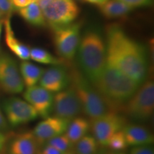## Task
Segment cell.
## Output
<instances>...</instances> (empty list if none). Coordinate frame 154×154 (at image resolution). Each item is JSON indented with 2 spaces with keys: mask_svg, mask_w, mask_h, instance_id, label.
I'll return each instance as SVG.
<instances>
[{
  "mask_svg": "<svg viewBox=\"0 0 154 154\" xmlns=\"http://www.w3.org/2000/svg\"><path fill=\"white\" fill-rule=\"evenodd\" d=\"M124 111L134 120L146 121L153 116L154 111V83L146 81L126 102Z\"/></svg>",
  "mask_w": 154,
  "mask_h": 154,
  "instance_id": "5b68a950",
  "label": "cell"
},
{
  "mask_svg": "<svg viewBox=\"0 0 154 154\" xmlns=\"http://www.w3.org/2000/svg\"><path fill=\"white\" fill-rule=\"evenodd\" d=\"M4 21L3 20H0V36H1V34H2V25H3Z\"/></svg>",
  "mask_w": 154,
  "mask_h": 154,
  "instance_id": "e575fe53",
  "label": "cell"
},
{
  "mask_svg": "<svg viewBox=\"0 0 154 154\" xmlns=\"http://www.w3.org/2000/svg\"><path fill=\"white\" fill-rule=\"evenodd\" d=\"M54 42L62 59L71 61L75 57L81 39V24L71 23L52 29Z\"/></svg>",
  "mask_w": 154,
  "mask_h": 154,
  "instance_id": "8992f818",
  "label": "cell"
},
{
  "mask_svg": "<svg viewBox=\"0 0 154 154\" xmlns=\"http://www.w3.org/2000/svg\"><path fill=\"white\" fill-rule=\"evenodd\" d=\"M71 121L59 117H47L34 128L33 134L39 145L57 136L65 134Z\"/></svg>",
  "mask_w": 154,
  "mask_h": 154,
  "instance_id": "4fadbf2b",
  "label": "cell"
},
{
  "mask_svg": "<svg viewBox=\"0 0 154 154\" xmlns=\"http://www.w3.org/2000/svg\"><path fill=\"white\" fill-rule=\"evenodd\" d=\"M107 146L112 151L116 152L124 151L126 149L128 144L126 143V138L122 131H119L112 135L110 139L109 140Z\"/></svg>",
  "mask_w": 154,
  "mask_h": 154,
  "instance_id": "cb8c5ba5",
  "label": "cell"
},
{
  "mask_svg": "<svg viewBox=\"0 0 154 154\" xmlns=\"http://www.w3.org/2000/svg\"><path fill=\"white\" fill-rule=\"evenodd\" d=\"M74 145V151L76 154H96L99 144L93 136H85Z\"/></svg>",
  "mask_w": 154,
  "mask_h": 154,
  "instance_id": "603a6c76",
  "label": "cell"
},
{
  "mask_svg": "<svg viewBox=\"0 0 154 154\" xmlns=\"http://www.w3.org/2000/svg\"><path fill=\"white\" fill-rule=\"evenodd\" d=\"M70 82L79 100L82 111L94 119L111 112L109 106L103 96L79 71L72 69L69 72Z\"/></svg>",
  "mask_w": 154,
  "mask_h": 154,
  "instance_id": "277c9868",
  "label": "cell"
},
{
  "mask_svg": "<svg viewBox=\"0 0 154 154\" xmlns=\"http://www.w3.org/2000/svg\"><path fill=\"white\" fill-rule=\"evenodd\" d=\"M42 12L46 22L54 29L73 23L80 9L74 0H53Z\"/></svg>",
  "mask_w": 154,
  "mask_h": 154,
  "instance_id": "52a82bcc",
  "label": "cell"
},
{
  "mask_svg": "<svg viewBox=\"0 0 154 154\" xmlns=\"http://www.w3.org/2000/svg\"><path fill=\"white\" fill-rule=\"evenodd\" d=\"M24 98L42 118H47L52 112L54 95L41 86L28 87L24 91Z\"/></svg>",
  "mask_w": 154,
  "mask_h": 154,
  "instance_id": "7c38bea8",
  "label": "cell"
},
{
  "mask_svg": "<svg viewBox=\"0 0 154 154\" xmlns=\"http://www.w3.org/2000/svg\"><path fill=\"white\" fill-rule=\"evenodd\" d=\"M3 16H4V15L2 14V13L1 11H0V20H3V19H2Z\"/></svg>",
  "mask_w": 154,
  "mask_h": 154,
  "instance_id": "8d00e7d4",
  "label": "cell"
},
{
  "mask_svg": "<svg viewBox=\"0 0 154 154\" xmlns=\"http://www.w3.org/2000/svg\"><path fill=\"white\" fill-rule=\"evenodd\" d=\"M47 144L53 146L55 149L61 151L63 153H66V152L74 146V144L71 143V141L68 139V138L66 137L65 134L60 135L57 137L48 140Z\"/></svg>",
  "mask_w": 154,
  "mask_h": 154,
  "instance_id": "d4e9b609",
  "label": "cell"
},
{
  "mask_svg": "<svg viewBox=\"0 0 154 154\" xmlns=\"http://www.w3.org/2000/svg\"><path fill=\"white\" fill-rule=\"evenodd\" d=\"M130 154H154V151L149 145L137 146L131 150Z\"/></svg>",
  "mask_w": 154,
  "mask_h": 154,
  "instance_id": "83f0119b",
  "label": "cell"
},
{
  "mask_svg": "<svg viewBox=\"0 0 154 154\" xmlns=\"http://www.w3.org/2000/svg\"><path fill=\"white\" fill-rule=\"evenodd\" d=\"M30 58L34 61L44 64L58 66V65H61L63 63V59H59L54 57L47 50L41 48H33L30 49Z\"/></svg>",
  "mask_w": 154,
  "mask_h": 154,
  "instance_id": "7402d4cb",
  "label": "cell"
},
{
  "mask_svg": "<svg viewBox=\"0 0 154 154\" xmlns=\"http://www.w3.org/2000/svg\"><path fill=\"white\" fill-rule=\"evenodd\" d=\"M77 52L81 68L94 86L106 64V47L99 31L86 30L81 37Z\"/></svg>",
  "mask_w": 154,
  "mask_h": 154,
  "instance_id": "7a4b0ae2",
  "label": "cell"
},
{
  "mask_svg": "<svg viewBox=\"0 0 154 154\" xmlns=\"http://www.w3.org/2000/svg\"><path fill=\"white\" fill-rule=\"evenodd\" d=\"M106 154H125L124 153H121V152H116V153H109Z\"/></svg>",
  "mask_w": 154,
  "mask_h": 154,
  "instance_id": "d590c367",
  "label": "cell"
},
{
  "mask_svg": "<svg viewBox=\"0 0 154 154\" xmlns=\"http://www.w3.org/2000/svg\"><path fill=\"white\" fill-rule=\"evenodd\" d=\"M52 1L53 0H37L36 2L38 4V5L39 6L40 8H41L42 9H43Z\"/></svg>",
  "mask_w": 154,
  "mask_h": 154,
  "instance_id": "1f68e13d",
  "label": "cell"
},
{
  "mask_svg": "<svg viewBox=\"0 0 154 154\" xmlns=\"http://www.w3.org/2000/svg\"><path fill=\"white\" fill-rule=\"evenodd\" d=\"M119 1L130 6L132 8L150 7L153 5V0H119Z\"/></svg>",
  "mask_w": 154,
  "mask_h": 154,
  "instance_id": "484cf974",
  "label": "cell"
},
{
  "mask_svg": "<svg viewBox=\"0 0 154 154\" xmlns=\"http://www.w3.org/2000/svg\"><path fill=\"white\" fill-rule=\"evenodd\" d=\"M0 86L9 94L21 93L24 88L16 61L8 55L0 57Z\"/></svg>",
  "mask_w": 154,
  "mask_h": 154,
  "instance_id": "8fae6325",
  "label": "cell"
},
{
  "mask_svg": "<svg viewBox=\"0 0 154 154\" xmlns=\"http://www.w3.org/2000/svg\"><path fill=\"white\" fill-rule=\"evenodd\" d=\"M19 68L23 83L26 88L35 86L44 72V69L26 61H23Z\"/></svg>",
  "mask_w": 154,
  "mask_h": 154,
  "instance_id": "d6986e66",
  "label": "cell"
},
{
  "mask_svg": "<svg viewBox=\"0 0 154 154\" xmlns=\"http://www.w3.org/2000/svg\"><path fill=\"white\" fill-rule=\"evenodd\" d=\"M37 154H65L62 152L55 149L53 146L47 144L41 151H38Z\"/></svg>",
  "mask_w": 154,
  "mask_h": 154,
  "instance_id": "f1b7e54d",
  "label": "cell"
},
{
  "mask_svg": "<svg viewBox=\"0 0 154 154\" xmlns=\"http://www.w3.org/2000/svg\"><path fill=\"white\" fill-rule=\"evenodd\" d=\"M32 1H33V2H36V1H37V0H32Z\"/></svg>",
  "mask_w": 154,
  "mask_h": 154,
  "instance_id": "74e56055",
  "label": "cell"
},
{
  "mask_svg": "<svg viewBox=\"0 0 154 154\" xmlns=\"http://www.w3.org/2000/svg\"><path fill=\"white\" fill-rule=\"evenodd\" d=\"M7 128H8V123L0 111V131H2Z\"/></svg>",
  "mask_w": 154,
  "mask_h": 154,
  "instance_id": "4dcf8cb0",
  "label": "cell"
},
{
  "mask_svg": "<svg viewBox=\"0 0 154 154\" xmlns=\"http://www.w3.org/2000/svg\"><path fill=\"white\" fill-rule=\"evenodd\" d=\"M125 125L126 121L116 112L111 111L106 114L91 119L90 128L98 144L107 146L109 140L115 133L121 131Z\"/></svg>",
  "mask_w": 154,
  "mask_h": 154,
  "instance_id": "ba28073f",
  "label": "cell"
},
{
  "mask_svg": "<svg viewBox=\"0 0 154 154\" xmlns=\"http://www.w3.org/2000/svg\"><path fill=\"white\" fill-rule=\"evenodd\" d=\"M38 146L33 132H24L17 135L11 142L9 154H37Z\"/></svg>",
  "mask_w": 154,
  "mask_h": 154,
  "instance_id": "9a60e30c",
  "label": "cell"
},
{
  "mask_svg": "<svg viewBox=\"0 0 154 154\" xmlns=\"http://www.w3.org/2000/svg\"><path fill=\"white\" fill-rule=\"evenodd\" d=\"M99 9L106 18L115 19L128 14L134 8L119 0H108L104 4L99 5Z\"/></svg>",
  "mask_w": 154,
  "mask_h": 154,
  "instance_id": "ac0fdd59",
  "label": "cell"
},
{
  "mask_svg": "<svg viewBox=\"0 0 154 154\" xmlns=\"http://www.w3.org/2000/svg\"><path fill=\"white\" fill-rule=\"evenodd\" d=\"M14 7L17 9L24 8L26 6L33 2L32 0H12Z\"/></svg>",
  "mask_w": 154,
  "mask_h": 154,
  "instance_id": "f546056e",
  "label": "cell"
},
{
  "mask_svg": "<svg viewBox=\"0 0 154 154\" xmlns=\"http://www.w3.org/2000/svg\"><path fill=\"white\" fill-rule=\"evenodd\" d=\"M7 121L11 126H17L35 120L38 113L26 101L17 97L5 100L3 103Z\"/></svg>",
  "mask_w": 154,
  "mask_h": 154,
  "instance_id": "9c48e42d",
  "label": "cell"
},
{
  "mask_svg": "<svg viewBox=\"0 0 154 154\" xmlns=\"http://www.w3.org/2000/svg\"><path fill=\"white\" fill-rule=\"evenodd\" d=\"M139 86L131 78L107 63L94 85L112 109L126 103Z\"/></svg>",
  "mask_w": 154,
  "mask_h": 154,
  "instance_id": "3957f363",
  "label": "cell"
},
{
  "mask_svg": "<svg viewBox=\"0 0 154 154\" xmlns=\"http://www.w3.org/2000/svg\"><path fill=\"white\" fill-rule=\"evenodd\" d=\"M5 29V42L9 49L23 61L30 59V49L26 44H23L15 36L14 31L11 26L10 16H7L4 21Z\"/></svg>",
  "mask_w": 154,
  "mask_h": 154,
  "instance_id": "e0dca14e",
  "label": "cell"
},
{
  "mask_svg": "<svg viewBox=\"0 0 154 154\" xmlns=\"http://www.w3.org/2000/svg\"><path fill=\"white\" fill-rule=\"evenodd\" d=\"M38 82L42 87L51 93H57L68 87L70 83L69 73L58 65L44 71Z\"/></svg>",
  "mask_w": 154,
  "mask_h": 154,
  "instance_id": "5bb4252c",
  "label": "cell"
},
{
  "mask_svg": "<svg viewBox=\"0 0 154 154\" xmlns=\"http://www.w3.org/2000/svg\"><path fill=\"white\" fill-rule=\"evenodd\" d=\"M19 14L26 22L33 26H44L47 24L42 9L36 2H33L24 8L19 9Z\"/></svg>",
  "mask_w": 154,
  "mask_h": 154,
  "instance_id": "44dd1931",
  "label": "cell"
},
{
  "mask_svg": "<svg viewBox=\"0 0 154 154\" xmlns=\"http://www.w3.org/2000/svg\"><path fill=\"white\" fill-rule=\"evenodd\" d=\"M65 154H68V153H65Z\"/></svg>",
  "mask_w": 154,
  "mask_h": 154,
  "instance_id": "f35d334b",
  "label": "cell"
},
{
  "mask_svg": "<svg viewBox=\"0 0 154 154\" xmlns=\"http://www.w3.org/2000/svg\"><path fill=\"white\" fill-rule=\"evenodd\" d=\"M81 111L80 101L72 86L57 92L54 96L52 112L54 116L72 121Z\"/></svg>",
  "mask_w": 154,
  "mask_h": 154,
  "instance_id": "30bf717a",
  "label": "cell"
},
{
  "mask_svg": "<svg viewBox=\"0 0 154 154\" xmlns=\"http://www.w3.org/2000/svg\"><path fill=\"white\" fill-rule=\"evenodd\" d=\"M106 63L115 67L139 85L148 73L145 47L129 37L118 25L106 28Z\"/></svg>",
  "mask_w": 154,
  "mask_h": 154,
  "instance_id": "6da1fadb",
  "label": "cell"
},
{
  "mask_svg": "<svg viewBox=\"0 0 154 154\" xmlns=\"http://www.w3.org/2000/svg\"><path fill=\"white\" fill-rule=\"evenodd\" d=\"M14 9L12 0H0V11L3 15L11 16Z\"/></svg>",
  "mask_w": 154,
  "mask_h": 154,
  "instance_id": "4316f807",
  "label": "cell"
},
{
  "mask_svg": "<svg viewBox=\"0 0 154 154\" xmlns=\"http://www.w3.org/2000/svg\"><path fill=\"white\" fill-rule=\"evenodd\" d=\"M6 140H7V138H6L5 135L2 134V131H0V151L3 149L4 146L6 143Z\"/></svg>",
  "mask_w": 154,
  "mask_h": 154,
  "instance_id": "d6a6232c",
  "label": "cell"
},
{
  "mask_svg": "<svg viewBox=\"0 0 154 154\" xmlns=\"http://www.w3.org/2000/svg\"><path fill=\"white\" fill-rule=\"evenodd\" d=\"M121 131L124 133L128 146L150 145L154 141L153 134L140 125H125Z\"/></svg>",
  "mask_w": 154,
  "mask_h": 154,
  "instance_id": "2e32d148",
  "label": "cell"
},
{
  "mask_svg": "<svg viewBox=\"0 0 154 154\" xmlns=\"http://www.w3.org/2000/svg\"><path fill=\"white\" fill-rule=\"evenodd\" d=\"M84 1L88 3L94 4V5L99 6V5H103V4H104L106 2L108 1V0H84Z\"/></svg>",
  "mask_w": 154,
  "mask_h": 154,
  "instance_id": "836d02e7",
  "label": "cell"
},
{
  "mask_svg": "<svg viewBox=\"0 0 154 154\" xmlns=\"http://www.w3.org/2000/svg\"><path fill=\"white\" fill-rule=\"evenodd\" d=\"M90 128V123L86 119L78 117L70 121L65 135L72 144L85 136Z\"/></svg>",
  "mask_w": 154,
  "mask_h": 154,
  "instance_id": "ffe728a7",
  "label": "cell"
}]
</instances>
